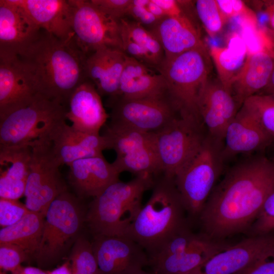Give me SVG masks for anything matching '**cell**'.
Segmentation results:
<instances>
[{"instance_id": "obj_1", "label": "cell", "mask_w": 274, "mask_h": 274, "mask_svg": "<svg viewBox=\"0 0 274 274\" xmlns=\"http://www.w3.org/2000/svg\"><path fill=\"white\" fill-rule=\"evenodd\" d=\"M274 187V161L263 155L232 166L215 185L199 215L201 231L225 240L247 233Z\"/></svg>"}, {"instance_id": "obj_2", "label": "cell", "mask_w": 274, "mask_h": 274, "mask_svg": "<svg viewBox=\"0 0 274 274\" xmlns=\"http://www.w3.org/2000/svg\"><path fill=\"white\" fill-rule=\"evenodd\" d=\"M87 56L74 39L62 41L43 30L19 56L33 80L38 93L66 107L73 91L87 79Z\"/></svg>"}, {"instance_id": "obj_3", "label": "cell", "mask_w": 274, "mask_h": 274, "mask_svg": "<svg viewBox=\"0 0 274 274\" xmlns=\"http://www.w3.org/2000/svg\"><path fill=\"white\" fill-rule=\"evenodd\" d=\"M151 195L126 231L148 257L159 252L183 227L190 224L174 179L162 174L154 178Z\"/></svg>"}, {"instance_id": "obj_4", "label": "cell", "mask_w": 274, "mask_h": 274, "mask_svg": "<svg viewBox=\"0 0 274 274\" xmlns=\"http://www.w3.org/2000/svg\"><path fill=\"white\" fill-rule=\"evenodd\" d=\"M212 62L208 47L204 45L164 58L155 67L165 80L166 95L179 116L202 123L199 104L210 80Z\"/></svg>"}, {"instance_id": "obj_5", "label": "cell", "mask_w": 274, "mask_h": 274, "mask_svg": "<svg viewBox=\"0 0 274 274\" xmlns=\"http://www.w3.org/2000/svg\"><path fill=\"white\" fill-rule=\"evenodd\" d=\"M154 178L143 175L126 182L118 180L94 197L85 217L93 236H124L143 207V195L152 188Z\"/></svg>"}, {"instance_id": "obj_6", "label": "cell", "mask_w": 274, "mask_h": 274, "mask_svg": "<svg viewBox=\"0 0 274 274\" xmlns=\"http://www.w3.org/2000/svg\"><path fill=\"white\" fill-rule=\"evenodd\" d=\"M223 143L207 133L200 148L174 178L189 221L198 219L223 169Z\"/></svg>"}, {"instance_id": "obj_7", "label": "cell", "mask_w": 274, "mask_h": 274, "mask_svg": "<svg viewBox=\"0 0 274 274\" xmlns=\"http://www.w3.org/2000/svg\"><path fill=\"white\" fill-rule=\"evenodd\" d=\"M79 200L67 190L50 205L45 217L43 233L33 258L41 268H48L63 257L68 243L80 230L84 215Z\"/></svg>"}, {"instance_id": "obj_8", "label": "cell", "mask_w": 274, "mask_h": 274, "mask_svg": "<svg viewBox=\"0 0 274 274\" xmlns=\"http://www.w3.org/2000/svg\"><path fill=\"white\" fill-rule=\"evenodd\" d=\"M66 107L38 94L28 105L0 118V146L31 145L46 139L60 122Z\"/></svg>"}, {"instance_id": "obj_9", "label": "cell", "mask_w": 274, "mask_h": 274, "mask_svg": "<svg viewBox=\"0 0 274 274\" xmlns=\"http://www.w3.org/2000/svg\"><path fill=\"white\" fill-rule=\"evenodd\" d=\"M205 130L201 122L178 116L153 132L161 174L174 179L200 148Z\"/></svg>"}, {"instance_id": "obj_10", "label": "cell", "mask_w": 274, "mask_h": 274, "mask_svg": "<svg viewBox=\"0 0 274 274\" xmlns=\"http://www.w3.org/2000/svg\"><path fill=\"white\" fill-rule=\"evenodd\" d=\"M31 158L24 196L25 206L45 217L55 198L67 190L59 171L61 164L46 139L30 145Z\"/></svg>"}, {"instance_id": "obj_11", "label": "cell", "mask_w": 274, "mask_h": 274, "mask_svg": "<svg viewBox=\"0 0 274 274\" xmlns=\"http://www.w3.org/2000/svg\"><path fill=\"white\" fill-rule=\"evenodd\" d=\"M102 134L108 138L110 149L116 153L112 163L120 174L128 172L136 176L156 168L158 157L153 132L110 122L105 125Z\"/></svg>"}, {"instance_id": "obj_12", "label": "cell", "mask_w": 274, "mask_h": 274, "mask_svg": "<svg viewBox=\"0 0 274 274\" xmlns=\"http://www.w3.org/2000/svg\"><path fill=\"white\" fill-rule=\"evenodd\" d=\"M74 41L87 56L106 47L123 51L120 21L106 15L90 1L69 0Z\"/></svg>"}, {"instance_id": "obj_13", "label": "cell", "mask_w": 274, "mask_h": 274, "mask_svg": "<svg viewBox=\"0 0 274 274\" xmlns=\"http://www.w3.org/2000/svg\"><path fill=\"white\" fill-rule=\"evenodd\" d=\"M110 123L145 132L158 131L178 116L166 95L109 100Z\"/></svg>"}, {"instance_id": "obj_14", "label": "cell", "mask_w": 274, "mask_h": 274, "mask_svg": "<svg viewBox=\"0 0 274 274\" xmlns=\"http://www.w3.org/2000/svg\"><path fill=\"white\" fill-rule=\"evenodd\" d=\"M92 245L100 274H137L148 266L146 251L125 236H93Z\"/></svg>"}, {"instance_id": "obj_15", "label": "cell", "mask_w": 274, "mask_h": 274, "mask_svg": "<svg viewBox=\"0 0 274 274\" xmlns=\"http://www.w3.org/2000/svg\"><path fill=\"white\" fill-rule=\"evenodd\" d=\"M38 94L19 56L0 52V118L28 105Z\"/></svg>"}, {"instance_id": "obj_16", "label": "cell", "mask_w": 274, "mask_h": 274, "mask_svg": "<svg viewBox=\"0 0 274 274\" xmlns=\"http://www.w3.org/2000/svg\"><path fill=\"white\" fill-rule=\"evenodd\" d=\"M46 139L61 165L68 166L78 159L102 155L104 150L110 149L104 134L80 131L67 125L65 120L56 125Z\"/></svg>"}, {"instance_id": "obj_17", "label": "cell", "mask_w": 274, "mask_h": 274, "mask_svg": "<svg viewBox=\"0 0 274 274\" xmlns=\"http://www.w3.org/2000/svg\"><path fill=\"white\" fill-rule=\"evenodd\" d=\"M274 249V233L248 236L212 256L192 274H234Z\"/></svg>"}, {"instance_id": "obj_18", "label": "cell", "mask_w": 274, "mask_h": 274, "mask_svg": "<svg viewBox=\"0 0 274 274\" xmlns=\"http://www.w3.org/2000/svg\"><path fill=\"white\" fill-rule=\"evenodd\" d=\"M41 29L14 0H0V52L20 56Z\"/></svg>"}, {"instance_id": "obj_19", "label": "cell", "mask_w": 274, "mask_h": 274, "mask_svg": "<svg viewBox=\"0 0 274 274\" xmlns=\"http://www.w3.org/2000/svg\"><path fill=\"white\" fill-rule=\"evenodd\" d=\"M239 109L231 92L210 79L201 95L199 113L207 133L223 143L227 126Z\"/></svg>"}, {"instance_id": "obj_20", "label": "cell", "mask_w": 274, "mask_h": 274, "mask_svg": "<svg viewBox=\"0 0 274 274\" xmlns=\"http://www.w3.org/2000/svg\"><path fill=\"white\" fill-rule=\"evenodd\" d=\"M273 140L254 114L242 105L226 128L223 140L224 160L241 153L263 149Z\"/></svg>"}, {"instance_id": "obj_21", "label": "cell", "mask_w": 274, "mask_h": 274, "mask_svg": "<svg viewBox=\"0 0 274 274\" xmlns=\"http://www.w3.org/2000/svg\"><path fill=\"white\" fill-rule=\"evenodd\" d=\"M94 85L86 79L71 95L66 118L71 126L82 131L100 133L109 117Z\"/></svg>"}, {"instance_id": "obj_22", "label": "cell", "mask_w": 274, "mask_h": 274, "mask_svg": "<svg viewBox=\"0 0 274 274\" xmlns=\"http://www.w3.org/2000/svg\"><path fill=\"white\" fill-rule=\"evenodd\" d=\"M126 57L123 51L110 47L99 49L87 56L86 79L94 85L101 96H108L110 100L118 96Z\"/></svg>"}, {"instance_id": "obj_23", "label": "cell", "mask_w": 274, "mask_h": 274, "mask_svg": "<svg viewBox=\"0 0 274 274\" xmlns=\"http://www.w3.org/2000/svg\"><path fill=\"white\" fill-rule=\"evenodd\" d=\"M69 167L68 179L80 197H94L119 180L120 173L103 155L76 160Z\"/></svg>"}, {"instance_id": "obj_24", "label": "cell", "mask_w": 274, "mask_h": 274, "mask_svg": "<svg viewBox=\"0 0 274 274\" xmlns=\"http://www.w3.org/2000/svg\"><path fill=\"white\" fill-rule=\"evenodd\" d=\"M39 27L64 41L74 38L69 0H14Z\"/></svg>"}, {"instance_id": "obj_25", "label": "cell", "mask_w": 274, "mask_h": 274, "mask_svg": "<svg viewBox=\"0 0 274 274\" xmlns=\"http://www.w3.org/2000/svg\"><path fill=\"white\" fill-rule=\"evenodd\" d=\"M149 30L160 42L166 58L206 45L200 31L188 15L166 16Z\"/></svg>"}, {"instance_id": "obj_26", "label": "cell", "mask_w": 274, "mask_h": 274, "mask_svg": "<svg viewBox=\"0 0 274 274\" xmlns=\"http://www.w3.org/2000/svg\"><path fill=\"white\" fill-rule=\"evenodd\" d=\"M31 153L30 145L0 146V198L24 195Z\"/></svg>"}, {"instance_id": "obj_27", "label": "cell", "mask_w": 274, "mask_h": 274, "mask_svg": "<svg viewBox=\"0 0 274 274\" xmlns=\"http://www.w3.org/2000/svg\"><path fill=\"white\" fill-rule=\"evenodd\" d=\"M274 69V55L266 51L248 54L246 62L233 80L230 91L238 108L267 86Z\"/></svg>"}, {"instance_id": "obj_28", "label": "cell", "mask_w": 274, "mask_h": 274, "mask_svg": "<svg viewBox=\"0 0 274 274\" xmlns=\"http://www.w3.org/2000/svg\"><path fill=\"white\" fill-rule=\"evenodd\" d=\"M155 71L127 55L117 98L137 99L166 95L165 80Z\"/></svg>"}, {"instance_id": "obj_29", "label": "cell", "mask_w": 274, "mask_h": 274, "mask_svg": "<svg viewBox=\"0 0 274 274\" xmlns=\"http://www.w3.org/2000/svg\"><path fill=\"white\" fill-rule=\"evenodd\" d=\"M232 245L225 240H216L178 253L149 257L148 265L154 274H192L212 256Z\"/></svg>"}, {"instance_id": "obj_30", "label": "cell", "mask_w": 274, "mask_h": 274, "mask_svg": "<svg viewBox=\"0 0 274 274\" xmlns=\"http://www.w3.org/2000/svg\"><path fill=\"white\" fill-rule=\"evenodd\" d=\"M45 216L30 211L17 223L0 230V245L13 244L33 257L42 236Z\"/></svg>"}, {"instance_id": "obj_31", "label": "cell", "mask_w": 274, "mask_h": 274, "mask_svg": "<svg viewBox=\"0 0 274 274\" xmlns=\"http://www.w3.org/2000/svg\"><path fill=\"white\" fill-rule=\"evenodd\" d=\"M208 50L217 70L218 80L230 91L233 80L242 70L247 58L248 51L246 43L243 40L236 47L233 43L226 47L211 45Z\"/></svg>"}, {"instance_id": "obj_32", "label": "cell", "mask_w": 274, "mask_h": 274, "mask_svg": "<svg viewBox=\"0 0 274 274\" xmlns=\"http://www.w3.org/2000/svg\"><path fill=\"white\" fill-rule=\"evenodd\" d=\"M120 23L121 32L144 48L153 58L157 67L164 59V53L156 36L150 30L130 19L124 18L120 20Z\"/></svg>"}, {"instance_id": "obj_33", "label": "cell", "mask_w": 274, "mask_h": 274, "mask_svg": "<svg viewBox=\"0 0 274 274\" xmlns=\"http://www.w3.org/2000/svg\"><path fill=\"white\" fill-rule=\"evenodd\" d=\"M69 261L72 274H100L92 243L82 236L76 239Z\"/></svg>"}, {"instance_id": "obj_34", "label": "cell", "mask_w": 274, "mask_h": 274, "mask_svg": "<svg viewBox=\"0 0 274 274\" xmlns=\"http://www.w3.org/2000/svg\"><path fill=\"white\" fill-rule=\"evenodd\" d=\"M193 4L196 14L206 31L210 37H215L228 20L221 12L216 0H197Z\"/></svg>"}, {"instance_id": "obj_35", "label": "cell", "mask_w": 274, "mask_h": 274, "mask_svg": "<svg viewBox=\"0 0 274 274\" xmlns=\"http://www.w3.org/2000/svg\"><path fill=\"white\" fill-rule=\"evenodd\" d=\"M243 105L254 114L265 131L274 139V95L257 94Z\"/></svg>"}, {"instance_id": "obj_36", "label": "cell", "mask_w": 274, "mask_h": 274, "mask_svg": "<svg viewBox=\"0 0 274 274\" xmlns=\"http://www.w3.org/2000/svg\"><path fill=\"white\" fill-rule=\"evenodd\" d=\"M274 233V187L266 198L256 219L248 230V236Z\"/></svg>"}, {"instance_id": "obj_37", "label": "cell", "mask_w": 274, "mask_h": 274, "mask_svg": "<svg viewBox=\"0 0 274 274\" xmlns=\"http://www.w3.org/2000/svg\"><path fill=\"white\" fill-rule=\"evenodd\" d=\"M29 258L20 247L13 244L0 245L1 274H16L21 263Z\"/></svg>"}, {"instance_id": "obj_38", "label": "cell", "mask_w": 274, "mask_h": 274, "mask_svg": "<svg viewBox=\"0 0 274 274\" xmlns=\"http://www.w3.org/2000/svg\"><path fill=\"white\" fill-rule=\"evenodd\" d=\"M29 212L25 204L18 200L0 198V225L2 228L17 223Z\"/></svg>"}, {"instance_id": "obj_39", "label": "cell", "mask_w": 274, "mask_h": 274, "mask_svg": "<svg viewBox=\"0 0 274 274\" xmlns=\"http://www.w3.org/2000/svg\"><path fill=\"white\" fill-rule=\"evenodd\" d=\"M223 15L228 19L239 16L248 23L257 25L256 14L249 9L245 2L240 0H216Z\"/></svg>"}, {"instance_id": "obj_40", "label": "cell", "mask_w": 274, "mask_h": 274, "mask_svg": "<svg viewBox=\"0 0 274 274\" xmlns=\"http://www.w3.org/2000/svg\"><path fill=\"white\" fill-rule=\"evenodd\" d=\"M132 0H90L91 3L103 13L120 21L126 18Z\"/></svg>"}, {"instance_id": "obj_41", "label": "cell", "mask_w": 274, "mask_h": 274, "mask_svg": "<svg viewBox=\"0 0 274 274\" xmlns=\"http://www.w3.org/2000/svg\"><path fill=\"white\" fill-rule=\"evenodd\" d=\"M121 37L123 51L127 55L155 69V62L144 48L122 32Z\"/></svg>"}, {"instance_id": "obj_42", "label": "cell", "mask_w": 274, "mask_h": 274, "mask_svg": "<svg viewBox=\"0 0 274 274\" xmlns=\"http://www.w3.org/2000/svg\"><path fill=\"white\" fill-rule=\"evenodd\" d=\"M234 274H274V249Z\"/></svg>"}, {"instance_id": "obj_43", "label": "cell", "mask_w": 274, "mask_h": 274, "mask_svg": "<svg viewBox=\"0 0 274 274\" xmlns=\"http://www.w3.org/2000/svg\"><path fill=\"white\" fill-rule=\"evenodd\" d=\"M147 7L140 6L137 4L134 0H132L126 18L130 17L131 20L140 23L147 29L149 27L148 29H151L159 20L148 10Z\"/></svg>"}, {"instance_id": "obj_44", "label": "cell", "mask_w": 274, "mask_h": 274, "mask_svg": "<svg viewBox=\"0 0 274 274\" xmlns=\"http://www.w3.org/2000/svg\"><path fill=\"white\" fill-rule=\"evenodd\" d=\"M164 11L166 16L177 17L187 15L184 10V1L153 0Z\"/></svg>"}, {"instance_id": "obj_45", "label": "cell", "mask_w": 274, "mask_h": 274, "mask_svg": "<svg viewBox=\"0 0 274 274\" xmlns=\"http://www.w3.org/2000/svg\"><path fill=\"white\" fill-rule=\"evenodd\" d=\"M147 8L159 20L166 16L163 10L153 0L149 1Z\"/></svg>"}, {"instance_id": "obj_46", "label": "cell", "mask_w": 274, "mask_h": 274, "mask_svg": "<svg viewBox=\"0 0 274 274\" xmlns=\"http://www.w3.org/2000/svg\"><path fill=\"white\" fill-rule=\"evenodd\" d=\"M16 274H48V270L31 266H21Z\"/></svg>"}, {"instance_id": "obj_47", "label": "cell", "mask_w": 274, "mask_h": 274, "mask_svg": "<svg viewBox=\"0 0 274 274\" xmlns=\"http://www.w3.org/2000/svg\"><path fill=\"white\" fill-rule=\"evenodd\" d=\"M48 274H72L70 261L64 262L51 270H48Z\"/></svg>"}, {"instance_id": "obj_48", "label": "cell", "mask_w": 274, "mask_h": 274, "mask_svg": "<svg viewBox=\"0 0 274 274\" xmlns=\"http://www.w3.org/2000/svg\"><path fill=\"white\" fill-rule=\"evenodd\" d=\"M268 2L265 11L268 16L270 28L274 30V1Z\"/></svg>"}, {"instance_id": "obj_49", "label": "cell", "mask_w": 274, "mask_h": 274, "mask_svg": "<svg viewBox=\"0 0 274 274\" xmlns=\"http://www.w3.org/2000/svg\"><path fill=\"white\" fill-rule=\"evenodd\" d=\"M258 94H265L274 95V69L268 84L265 88Z\"/></svg>"}, {"instance_id": "obj_50", "label": "cell", "mask_w": 274, "mask_h": 274, "mask_svg": "<svg viewBox=\"0 0 274 274\" xmlns=\"http://www.w3.org/2000/svg\"><path fill=\"white\" fill-rule=\"evenodd\" d=\"M263 30L274 48V30L267 27L264 28Z\"/></svg>"}, {"instance_id": "obj_51", "label": "cell", "mask_w": 274, "mask_h": 274, "mask_svg": "<svg viewBox=\"0 0 274 274\" xmlns=\"http://www.w3.org/2000/svg\"><path fill=\"white\" fill-rule=\"evenodd\" d=\"M137 274H154L152 271H146L144 270H142Z\"/></svg>"}, {"instance_id": "obj_52", "label": "cell", "mask_w": 274, "mask_h": 274, "mask_svg": "<svg viewBox=\"0 0 274 274\" xmlns=\"http://www.w3.org/2000/svg\"><path fill=\"white\" fill-rule=\"evenodd\" d=\"M272 160L274 161V158L272 159Z\"/></svg>"}]
</instances>
